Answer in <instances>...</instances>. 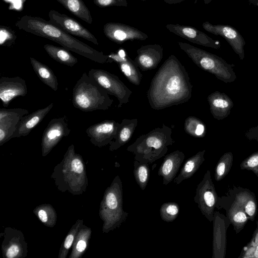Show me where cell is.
<instances>
[{
	"label": "cell",
	"mask_w": 258,
	"mask_h": 258,
	"mask_svg": "<svg viewBox=\"0 0 258 258\" xmlns=\"http://www.w3.org/2000/svg\"><path fill=\"white\" fill-rule=\"evenodd\" d=\"M192 85L184 67L170 55L152 78L147 93L150 107L161 110L188 101Z\"/></svg>",
	"instance_id": "cell-1"
},
{
	"label": "cell",
	"mask_w": 258,
	"mask_h": 258,
	"mask_svg": "<svg viewBox=\"0 0 258 258\" xmlns=\"http://www.w3.org/2000/svg\"><path fill=\"white\" fill-rule=\"evenodd\" d=\"M16 26L20 30L54 41L68 50L95 62L104 63L109 61L108 55L76 39L49 21L24 15L17 21Z\"/></svg>",
	"instance_id": "cell-2"
},
{
	"label": "cell",
	"mask_w": 258,
	"mask_h": 258,
	"mask_svg": "<svg viewBox=\"0 0 258 258\" xmlns=\"http://www.w3.org/2000/svg\"><path fill=\"white\" fill-rule=\"evenodd\" d=\"M172 132L170 127L163 124L161 127L140 136L126 150L135 155V160L141 163H152L163 157L168 147L174 143Z\"/></svg>",
	"instance_id": "cell-3"
},
{
	"label": "cell",
	"mask_w": 258,
	"mask_h": 258,
	"mask_svg": "<svg viewBox=\"0 0 258 258\" xmlns=\"http://www.w3.org/2000/svg\"><path fill=\"white\" fill-rule=\"evenodd\" d=\"M113 102L108 92L86 73L83 74L73 89V105L82 111L106 110Z\"/></svg>",
	"instance_id": "cell-4"
},
{
	"label": "cell",
	"mask_w": 258,
	"mask_h": 258,
	"mask_svg": "<svg viewBox=\"0 0 258 258\" xmlns=\"http://www.w3.org/2000/svg\"><path fill=\"white\" fill-rule=\"evenodd\" d=\"M180 46L199 68L218 80L229 83L236 79L233 66L222 58L186 44L180 43Z\"/></svg>",
	"instance_id": "cell-5"
},
{
	"label": "cell",
	"mask_w": 258,
	"mask_h": 258,
	"mask_svg": "<svg viewBox=\"0 0 258 258\" xmlns=\"http://www.w3.org/2000/svg\"><path fill=\"white\" fill-rule=\"evenodd\" d=\"M89 76L95 80L109 94L117 99L118 107L128 102L132 91L114 74L101 69H91Z\"/></svg>",
	"instance_id": "cell-6"
},
{
	"label": "cell",
	"mask_w": 258,
	"mask_h": 258,
	"mask_svg": "<svg viewBox=\"0 0 258 258\" xmlns=\"http://www.w3.org/2000/svg\"><path fill=\"white\" fill-rule=\"evenodd\" d=\"M218 197L211 178L210 171L208 170L197 186L194 201L198 204L202 214L210 222L213 220Z\"/></svg>",
	"instance_id": "cell-7"
},
{
	"label": "cell",
	"mask_w": 258,
	"mask_h": 258,
	"mask_svg": "<svg viewBox=\"0 0 258 258\" xmlns=\"http://www.w3.org/2000/svg\"><path fill=\"white\" fill-rule=\"evenodd\" d=\"M122 182L117 176L105 195V205L110 213L108 223L110 228L119 227L127 219L128 213L122 208Z\"/></svg>",
	"instance_id": "cell-8"
},
{
	"label": "cell",
	"mask_w": 258,
	"mask_h": 258,
	"mask_svg": "<svg viewBox=\"0 0 258 258\" xmlns=\"http://www.w3.org/2000/svg\"><path fill=\"white\" fill-rule=\"evenodd\" d=\"M48 17L50 22L67 33L81 37L94 44L98 45L99 43L95 36L74 19L54 10L49 11Z\"/></svg>",
	"instance_id": "cell-9"
},
{
	"label": "cell",
	"mask_w": 258,
	"mask_h": 258,
	"mask_svg": "<svg viewBox=\"0 0 258 258\" xmlns=\"http://www.w3.org/2000/svg\"><path fill=\"white\" fill-rule=\"evenodd\" d=\"M71 132L68 118L64 115L51 119L44 130L42 137V148L44 154L49 152L62 138Z\"/></svg>",
	"instance_id": "cell-10"
},
{
	"label": "cell",
	"mask_w": 258,
	"mask_h": 258,
	"mask_svg": "<svg viewBox=\"0 0 258 258\" xmlns=\"http://www.w3.org/2000/svg\"><path fill=\"white\" fill-rule=\"evenodd\" d=\"M212 222V258H225L227 247V231L231 222L226 216L217 211H215Z\"/></svg>",
	"instance_id": "cell-11"
},
{
	"label": "cell",
	"mask_w": 258,
	"mask_h": 258,
	"mask_svg": "<svg viewBox=\"0 0 258 258\" xmlns=\"http://www.w3.org/2000/svg\"><path fill=\"white\" fill-rule=\"evenodd\" d=\"M29 111L21 108L0 109V145L12 138L21 119Z\"/></svg>",
	"instance_id": "cell-12"
},
{
	"label": "cell",
	"mask_w": 258,
	"mask_h": 258,
	"mask_svg": "<svg viewBox=\"0 0 258 258\" xmlns=\"http://www.w3.org/2000/svg\"><path fill=\"white\" fill-rule=\"evenodd\" d=\"M119 123L113 120H105L90 126L86 133L92 143L102 147L115 139Z\"/></svg>",
	"instance_id": "cell-13"
},
{
	"label": "cell",
	"mask_w": 258,
	"mask_h": 258,
	"mask_svg": "<svg viewBox=\"0 0 258 258\" xmlns=\"http://www.w3.org/2000/svg\"><path fill=\"white\" fill-rule=\"evenodd\" d=\"M216 208L223 209L236 234L243 230L248 218L244 210L229 196L218 197Z\"/></svg>",
	"instance_id": "cell-14"
},
{
	"label": "cell",
	"mask_w": 258,
	"mask_h": 258,
	"mask_svg": "<svg viewBox=\"0 0 258 258\" xmlns=\"http://www.w3.org/2000/svg\"><path fill=\"white\" fill-rule=\"evenodd\" d=\"M27 91L25 81L20 77H2L0 79V99L4 107L8 106L15 98L25 96Z\"/></svg>",
	"instance_id": "cell-15"
},
{
	"label": "cell",
	"mask_w": 258,
	"mask_h": 258,
	"mask_svg": "<svg viewBox=\"0 0 258 258\" xmlns=\"http://www.w3.org/2000/svg\"><path fill=\"white\" fill-rule=\"evenodd\" d=\"M226 195L244 210L249 220L254 221L257 211V203L253 192L248 188L233 186L228 189Z\"/></svg>",
	"instance_id": "cell-16"
},
{
	"label": "cell",
	"mask_w": 258,
	"mask_h": 258,
	"mask_svg": "<svg viewBox=\"0 0 258 258\" xmlns=\"http://www.w3.org/2000/svg\"><path fill=\"white\" fill-rule=\"evenodd\" d=\"M209 31L224 37L231 45L241 60L244 57V46L245 42L241 35L234 28L227 25H211L207 28Z\"/></svg>",
	"instance_id": "cell-17"
},
{
	"label": "cell",
	"mask_w": 258,
	"mask_h": 258,
	"mask_svg": "<svg viewBox=\"0 0 258 258\" xmlns=\"http://www.w3.org/2000/svg\"><path fill=\"white\" fill-rule=\"evenodd\" d=\"M185 157L179 150L173 151L165 156L158 171V175L163 178V184L167 185L175 178Z\"/></svg>",
	"instance_id": "cell-18"
},
{
	"label": "cell",
	"mask_w": 258,
	"mask_h": 258,
	"mask_svg": "<svg viewBox=\"0 0 258 258\" xmlns=\"http://www.w3.org/2000/svg\"><path fill=\"white\" fill-rule=\"evenodd\" d=\"M134 61L143 71L153 70L157 68L163 57L162 49L159 46H147L141 48Z\"/></svg>",
	"instance_id": "cell-19"
},
{
	"label": "cell",
	"mask_w": 258,
	"mask_h": 258,
	"mask_svg": "<svg viewBox=\"0 0 258 258\" xmlns=\"http://www.w3.org/2000/svg\"><path fill=\"white\" fill-rule=\"evenodd\" d=\"M210 112L215 119L222 120L230 114L234 103L225 93L216 91L207 97Z\"/></svg>",
	"instance_id": "cell-20"
},
{
	"label": "cell",
	"mask_w": 258,
	"mask_h": 258,
	"mask_svg": "<svg viewBox=\"0 0 258 258\" xmlns=\"http://www.w3.org/2000/svg\"><path fill=\"white\" fill-rule=\"evenodd\" d=\"M53 103H51L47 106L39 109L30 114L25 115L21 119L20 123L12 136V138L26 136L43 120L50 110L53 108Z\"/></svg>",
	"instance_id": "cell-21"
},
{
	"label": "cell",
	"mask_w": 258,
	"mask_h": 258,
	"mask_svg": "<svg viewBox=\"0 0 258 258\" xmlns=\"http://www.w3.org/2000/svg\"><path fill=\"white\" fill-rule=\"evenodd\" d=\"M108 56L109 59H111L118 64L121 72L131 83L136 86L140 84L143 75L134 60L127 55L120 56L118 53H112Z\"/></svg>",
	"instance_id": "cell-22"
},
{
	"label": "cell",
	"mask_w": 258,
	"mask_h": 258,
	"mask_svg": "<svg viewBox=\"0 0 258 258\" xmlns=\"http://www.w3.org/2000/svg\"><path fill=\"white\" fill-rule=\"evenodd\" d=\"M137 125V118L123 119L118 127L114 141L110 143L109 150H116L127 143L132 137Z\"/></svg>",
	"instance_id": "cell-23"
},
{
	"label": "cell",
	"mask_w": 258,
	"mask_h": 258,
	"mask_svg": "<svg viewBox=\"0 0 258 258\" xmlns=\"http://www.w3.org/2000/svg\"><path fill=\"white\" fill-rule=\"evenodd\" d=\"M205 152V150L199 151L187 159L181 168L178 175L174 179V183L179 184L184 180L191 177L204 162Z\"/></svg>",
	"instance_id": "cell-24"
},
{
	"label": "cell",
	"mask_w": 258,
	"mask_h": 258,
	"mask_svg": "<svg viewBox=\"0 0 258 258\" xmlns=\"http://www.w3.org/2000/svg\"><path fill=\"white\" fill-rule=\"evenodd\" d=\"M30 59L32 68L39 79L53 91H56L58 83L52 70L33 57H31Z\"/></svg>",
	"instance_id": "cell-25"
},
{
	"label": "cell",
	"mask_w": 258,
	"mask_h": 258,
	"mask_svg": "<svg viewBox=\"0 0 258 258\" xmlns=\"http://www.w3.org/2000/svg\"><path fill=\"white\" fill-rule=\"evenodd\" d=\"M72 14L83 21L91 24L93 19L90 12L82 0H56Z\"/></svg>",
	"instance_id": "cell-26"
},
{
	"label": "cell",
	"mask_w": 258,
	"mask_h": 258,
	"mask_svg": "<svg viewBox=\"0 0 258 258\" xmlns=\"http://www.w3.org/2000/svg\"><path fill=\"white\" fill-rule=\"evenodd\" d=\"M43 47L52 59L60 63L73 67L78 61V59L64 47L48 44L44 45Z\"/></svg>",
	"instance_id": "cell-27"
},
{
	"label": "cell",
	"mask_w": 258,
	"mask_h": 258,
	"mask_svg": "<svg viewBox=\"0 0 258 258\" xmlns=\"http://www.w3.org/2000/svg\"><path fill=\"white\" fill-rule=\"evenodd\" d=\"M233 162L232 152L224 153L218 160L215 168L214 177L216 181H220L230 172Z\"/></svg>",
	"instance_id": "cell-28"
},
{
	"label": "cell",
	"mask_w": 258,
	"mask_h": 258,
	"mask_svg": "<svg viewBox=\"0 0 258 258\" xmlns=\"http://www.w3.org/2000/svg\"><path fill=\"white\" fill-rule=\"evenodd\" d=\"M184 128L186 134L194 138H203L206 135L205 123L200 119L194 116H189L185 119Z\"/></svg>",
	"instance_id": "cell-29"
},
{
	"label": "cell",
	"mask_w": 258,
	"mask_h": 258,
	"mask_svg": "<svg viewBox=\"0 0 258 258\" xmlns=\"http://www.w3.org/2000/svg\"><path fill=\"white\" fill-rule=\"evenodd\" d=\"M148 163H141L135 160L134 175L135 180L141 189L144 190L148 184L150 168Z\"/></svg>",
	"instance_id": "cell-30"
},
{
	"label": "cell",
	"mask_w": 258,
	"mask_h": 258,
	"mask_svg": "<svg viewBox=\"0 0 258 258\" xmlns=\"http://www.w3.org/2000/svg\"><path fill=\"white\" fill-rule=\"evenodd\" d=\"M159 212L162 220L167 222H172L179 214V205L173 202L165 203L161 206Z\"/></svg>",
	"instance_id": "cell-31"
},
{
	"label": "cell",
	"mask_w": 258,
	"mask_h": 258,
	"mask_svg": "<svg viewBox=\"0 0 258 258\" xmlns=\"http://www.w3.org/2000/svg\"><path fill=\"white\" fill-rule=\"evenodd\" d=\"M241 169L253 172L258 178V151L244 159L240 164Z\"/></svg>",
	"instance_id": "cell-32"
},
{
	"label": "cell",
	"mask_w": 258,
	"mask_h": 258,
	"mask_svg": "<svg viewBox=\"0 0 258 258\" xmlns=\"http://www.w3.org/2000/svg\"><path fill=\"white\" fill-rule=\"evenodd\" d=\"M238 258H258V244L254 246H245Z\"/></svg>",
	"instance_id": "cell-33"
},
{
	"label": "cell",
	"mask_w": 258,
	"mask_h": 258,
	"mask_svg": "<svg viewBox=\"0 0 258 258\" xmlns=\"http://www.w3.org/2000/svg\"><path fill=\"white\" fill-rule=\"evenodd\" d=\"M245 137L249 140L258 142V125L248 130L245 134Z\"/></svg>",
	"instance_id": "cell-34"
},
{
	"label": "cell",
	"mask_w": 258,
	"mask_h": 258,
	"mask_svg": "<svg viewBox=\"0 0 258 258\" xmlns=\"http://www.w3.org/2000/svg\"><path fill=\"white\" fill-rule=\"evenodd\" d=\"M71 163L72 169L74 172L77 173H81L83 172L84 167L80 159L77 157H75Z\"/></svg>",
	"instance_id": "cell-35"
},
{
	"label": "cell",
	"mask_w": 258,
	"mask_h": 258,
	"mask_svg": "<svg viewBox=\"0 0 258 258\" xmlns=\"http://www.w3.org/2000/svg\"><path fill=\"white\" fill-rule=\"evenodd\" d=\"M19 248L17 245H12L8 248L6 253V255L8 258L15 257L19 253Z\"/></svg>",
	"instance_id": "cell-36"
},
{
	"label": "cell",
	"mask_w": 258,
	"mask_h": 258,
	"mask_svg": "<svg viewBox=\"0 0 258 258\" xmlns=\"http://www.w3.org/2000/svg\"><path fill=\"white\" fill-rule=\"evenodd\" d=\"M256 224L257 227L255 231L253 233L252 237L250 241L245 246H254L258 244V222H257Z\"/></svg>",
	"instance_id": "cell-37"
},
{
	"label": "cell",
	"mask_w": 258,
	"mask_h": 258,
	"mask_svg": "<svg viewBox=\"0 0 258 258\" xmlns=\"http://www.w3.org/2000/svg\"><path fill=\"white\" fill-rule=\"evenodd\" d=\"M182 32L185 36L189 38H195L197 36V32L195 30L190 28H184L182 29Z\"/></svg>",
	"instance_id": "cell-38"
},
{
	"label": "cell",
	"mask_w": 258,
	"mask_h": 258,
	"mask_svg": "<svg viewBox=\"0 0 258 258\" xmlns=\"http://www.w3.org/2000/svg\"><path fill=\"white\" fill-rule=\"evenodd\" d=\"M94 4L100 7H103L112 5L114 0H93Z\"/></svg>",
	"instance_id": "cell-39"
},
{
	"label": "cell",
	"mask_w": 258,
	"mask_h": 258,
	"mask_svg": "<svg viewBox=\"0 0 258 258\" xmlns=\"http://www.w3.org/2000/svg\"><path fill=\"white\" fill-rule=\"evenodd\" d=\"M74 238V233H71L67 236L64 243V247L66 249H69L72 244Z\"/></svg>",
	"instance_id": "cell-40"
},
{
	"label": "cell",
	"mask_w": 258,
	"mask_h": 258,
	"mask_svg": "<svg viewBox=\"0 0 258 258\" xmlns=\"http://www.w3.org/2000/svg\"><path fill=\"white\" fill-rule=\"evenodd\" d=\"M86 247V241L83 240H79L76 245V250L81 252L83 251Z\"/></svg>",
	"instance_id": "cell-41"
},
{
	"label": "cell",
	"mask_w": 258,
	"mask_h": 258,
	"mask_svg": "<svg viewBox=\"0 0 258 258\" xmlns=\"http://www.w3.org/2000/svg\"><path fill=\"white\" fill-rule=\"evenodd\" d=\"M38 215L39 219L43 223L47 221V215L46 212L43 210L39 211Z\"/></svg>",
	"instance_id": "cell-42"
}]
</instances>
